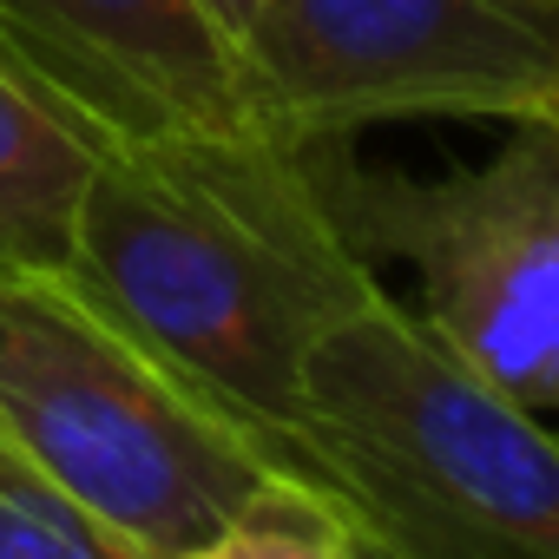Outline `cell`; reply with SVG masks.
Listing matches in <instances>:
<instances>
[{"instance_id":"obj_10","label":"cell","mask_w":559,"mask_h":559,"mask_svg":"<svg viewBox=\"0 0 559 559\" xmlns=\"http://www.w3.org/2000/svg\"><path fill=\"white\" fill-rule=\"evenodd\" d=\"M204 8H211V14L243 40V47H250V27H257V8H263V0H204Z\"/></svg>"},{"instance_id":"obj_6","label":"cell","mask_w":559,"mask_h":559,"mask_svg":"<svg viewBox=\"0 0 559 559\" xmlns=\"http://www.w3.org/2000/svg\"><path fill=\"white\" fill-rule=\"evenodd\" d=\"M0 73L93 152L290 145L250 47L204 0H0Z\"/></svg>"},{"instance_id":"obj_5","label":"cell","mask_w":559,"mask_h":559,"mask_svg":"<svg viewBox=\"0 0 559 559\" xmlns=\"http://www.w3.org/2000/svg\"><path fill=\"white\" fill-rule=\"evenodd\" d=\"M250 60L304 152L389 119H552L559 0H263Z\"/></svg>"},{"instance_id":"obj_4","label":"cell","mask_w":559,"mask_h":559,"mask_svg":"<svg viewBox=\"0 0 559 559\" xmlns=\"http://www.w3.org/2000/svg\"><path fill=\"white\" fill-rule=\"evenodd\" d=\"M343 237L408 263L421 323L533 415H559V112L513 119L500 152L448 178L362 171L317 152Z\"/></svg>"},{"instance_id":"obj_9","label":"cell","mask_w":559,"mask_h":559,"mask_svg":"<svg viewBox=\"0 0 559 559\" xmlns=\"http://www.w3.org/2000/svg\"><path fill=\"white\" fill-rule=\"evenodd\" d=\"M0 559H158L0 441Z\"/></svg>"},{"instance_id":"obj_8","label":"cell","mask_w":559,"mask_h":559,"mask_svg":"<svg viewBox=\"0 0 559 559\" xmlns=\"http://www.w3.org/2000/svg\"><path fill=\"white\" fill-rule=\"evenodd\" d=\"M191 559H362V546L336 493L276 474Z\"/></svg>"},{"instance_id":"obj_1","label":"cell","mask_w":559,"mask_h":559,"mask_svg":"<svg viewBox=\"0 0 559 559\" xmlns=\"http://www.w3.org/2000/svg\"><path fill=\"white\" fill-rule=\"evenodd\" d=\"M67 276L290 480L323 487L310 461L304 369L343 317L382 297V276L343 237L317 152H99Z\"/></svg>"},{"instance_id":"obj_7","label":"cell","mask_w":559,"mask_h":559,"mask_svg":"<svg viewBox=\"0 0 559 559\" xmlns=\"http://www.w3.org/2000/svg\"><path fill=\"white\" fill-rule=\"evenodd\" d=\"M93 158L99 152L86 139H73L40 99L0 73V276L73 263Z\"/></svg>"},{"instance_id":"obj_2","label":"cell","mask_w":559,"mask_h":559,"mask_svg":"<svg viewBox=\"0 0 559 559\" xmlns=\"http://www.w3.org/2000/svg\"><path fill=\"white\" fill-rule=\"evenodd\" d=\"M304 415L317 480L408 559H559V428L389 290L317 343Z\"/></svg>"},{"instance_id":"obj_11","label":"cell","mask_w":559,"mask_h":559,"mask_svg":"<svg viewBox=\"0 0 559 559\" xmlns=\"http://www.w3.org/2000/svg\"><path fill=\"white\" fill-rule=\"evenodd\" d=\"M349 526H356V520H349ZM356 546H362V559H408L402 546H389V539H382V533H369V526H356Z\"/></svg>"},{"instance_id":"obj_3","label":"cell","mask_w":559,"mask_h":559,"mask_svg":"<svg viewBox=\"0 0 559 559\" xmlns=\"http://www.w3.org/2000/svg\"><path fill=\"white\" fill-rule=\"evenodd\" d=\"M0 441L158 559L284 474L67 270L0 276Z\"/></svg>"}]
</instances>
